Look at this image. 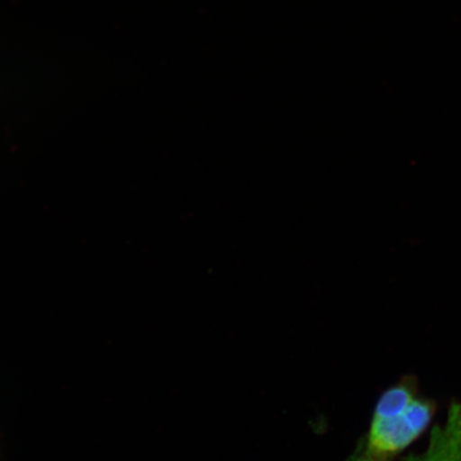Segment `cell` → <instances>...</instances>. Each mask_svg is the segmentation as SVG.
Returning a JSON list of instances; mask_svg holds the SVG:
<instances>
[{
  "label": "cell",
  "mask_w": 461,
  "mask_h": 461,
  "mask_svg": "<svg viewBox=\"0 0 461 461\" xmlns=\"http://www.w3.org/2000/svg\"><path fill=\"white\" fill-rule=\"evenodd\" d=\"M436 409L434 401L420 393L416 377L401 378L379 396L348 461H394L429 429Z\"/></svg>",
  "instance_id": "1"
},
{
  "label": "cell",
  "mask_w": 461,
  "mask_h": 461,
  "mask_svg": "<svg viewBox=\"0 0 461 461\" xmlns=\"http://www.w3.org/2000/svg\"><path fill=\"white\" fill-rule=\"evenodd\" d=\"M403 461H461V401L452 402L446 420L431 429L424 451Z\"/></svg>",
  "instance_id": "2"
}]
</instances>
